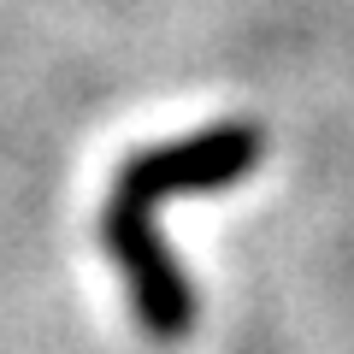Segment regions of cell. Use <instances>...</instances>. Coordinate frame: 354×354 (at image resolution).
I'll list each match as a JSON object with an SVG mask.
<instances>
[{
	"label": "cell",
	"mask_w": 354,
	"mask_h": 354,
	"mask_svg": "<svg viewBox=\"0 0 354 354\" xmlns=\"http://www.w3.org/2000/svg\"><path fill=\"white\" fill-rule=\"evenodd\" d=\"M101 248L113 254V266L124 272L130 307H136L142 330L153 342H183L195 330V283L189 272L177 266V254L160 242V225H153V207L124 201V195H106L101 207Z\"/></svg>",
	"instance_id": "obj_1"
},
{
	"label": "cell",
	"mask_w": 354,
	"mask_h": 354,
	"mask_svg": "<svg viewBox=\"0 0 354 354\" xmlns=\"http://www.w3.org/2000/svg\"><path fill=\"white\" fill-rule=\"evenodd\" d=\"M260 153H266L260 124H207L195 136L130 153L118 165L113 195L142 201V207H160L171 195H213V189H230L236 177H248L260 165Z\"/></svg>",
	"instance_id": "obj_2"
}]
</instances>
